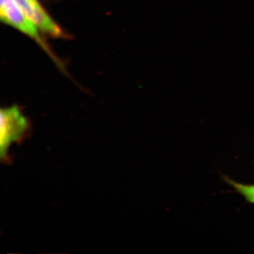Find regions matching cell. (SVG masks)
<instances>
[{
  "label": "cell",
  "instance_id": "1",
  "mask_svg": "<svg viewBox=\"0 0 254 254\" xmlns=\"http://www.w3.org/2000/svg\"><path fill=\"white\" fill-rule=\"evenodd\" d=\"M30 130L29 121L18 106L3 108L0 112V157L9 160L8 152L13 143L22 141Z\"/></svg>",
  "mask_w": 254,
  "mask_h": 254
},
{
  "label": "cell",
  "instance_id": "2",
  "mask_svg": "<svg viewBox=\"0 0 254 254\" xmlns=\"http://www.w3.org/2000/svg\"><path fill=\"white\" fill-rule=\"evenodd\" d=\"M0 17L2 22L10 25L18 31L34 39L42 47L46 48L43 43L36 25L26 16L15 0H1Z\"/></svg>",
  "mask_w": 254,
  "mask_h": 254
},
{
  "label": "cell",
  "instance_id": "3",
  "mask_svg": "<svg viewBox=\"0 0 254 254\" xmlns=\"http://www.w3.org/2000/svg\"><path fill=\"white\" fill-rule=\"evenodd\" d=\"M23 14L34 23L38 29L54 38H63L61 28L53 21L38 0H15Z\"/></svg>",
  "mask_w": 254,
  "mask_h": 254
},
{
  "label": "cell",
  "instance_id": "4",
  "mask_svg": "<svg viewBox=\"0 0 254 254\" xmlns=\"http://www.w3.org/2000/svg\"><path fill=\"white\" fill-rule=\"evenodd\" d=\"M230 186L233 187L237 192L240 193L247 201L254 204V185H245V184L238 183L232 180L227 179Z\"/></svg>",
  "mask_w": 254,
  "mask_h": 254
}]
</instances>
